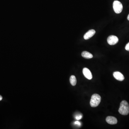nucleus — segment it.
I'll use <instances>...</instances> for the list:
<instances>
[{"label": "nucleus", "instance_id": "nucleus-2", "mask_svg": "<svg viewBox=\"0 0 129 129\" xmlns=\"http://www.w3.org/2000/svg\"><path fill=\"white\" fill-rule=\"evenodd\" d=\"M101 100V96L97 94H93L90 101V105L92 107H96L98 106Z\"/></svg>", "mask_w": 129, "mask_h": 129}, {"label": "nucleus", "instance_id": "nucleus-11", "mask_svg": "<svg viewBox=\"0 0 129 129\" xmlns=\"http://www.w3.org/2000/svg\"><path fill=\"white\" fill-rule=\"evenodd\" d=\"M125 49L127 51H129V42L128 43L125 47Z\"/></svg>", "mask_w": 129, "mask_h": 129}, {"label": "nucleus", "instance_id": "nucleus-5", "mask_svg": "<svg viewBox=\"0 0 129 129\" xmlns=\"http://www.w3.org/2000/svg\"><path fill=\"white\" fill-rule=\"evenodd\" d=\"M83 74L84 76L89 80H91L93 78L92 74L90 70L87 68H85L83 69Z\"/></svg>", "mask_w": 129, "mask_h": 129}, {"label": "nucleus", "instance_id": "nucleus-8", "mask_svg": "<svg viewBox=\"0 0 129 129\" xmlns=\"http://www.w3.org/2000/svg\"><path fill=\"white\" fill-rule=\"evenodd\" d=\"M106 121L108 124H115L117 123V120L115 117L108 116L106 119Z\"/></svg>", "mask_w": 129, "mask_h": 129}, {"label": "nucleus", "instance_id": "nucleus-14", "mask_svg": "<svg viewBox=\"0 0 129 129\" xmlns=\"http://www.w3.org/2000/svg\"><path fill=\"white\" fill-rule=\"evenodd\" d=\"M2 97L1 95H0V101H1L2 99Z\"/></svg>", "mask_w": 129, "mask_h": 129}, {"label": "nucleus", "instance_id": "nucleus-6", "mask_svg": "<svg viewBox=\"0 0 129 129\" xmlns=\"http://www.w3.org/2000/svg\"><path fill=\"white\" fill-rule=\"evenodd\" d=\"M95 34V30H90L86 32L84 36V38L85 40L89 39L92 37Z\"/></svg>", "mask_w": 129, "mask_h": 129}, {"label": "nucleus", "instance_id": "nucleus-15", "mask_svg": "<svg viewBox=\"0 0 129 129\" xmlns=\"http://www.w3.org/2000/svg\"><path fill=\"white\" fill-rule=\"evenodd\" d=\"M127 20H129V14L128 15V16L127 17Z\"/></svg>", "mask_w": 129, "mask_h": 129}, {"label": "nucleus", "instance_id": "nucleus-3", "mask_svg": "<svg viewBox=\"0 0 129 129\" xmlns=\"http://www.w3.org/2000/svg\"><path fill=\"white\" fill-rule=\"evenodd\" d=\"M113 8L115 13L119 14L122 11L123 7L120 2L118 0H115L113 3Z\"/></svg>", "mask_w": 129, "mask_h": 129}, {"label": "nucleus", "instance_id": "nucleus-7", "mask_svg": "<svg viewBox=\"0 0 129 129\" xmlns=\"http://www.w3.org/2000/svg\"><path fill=\"white\" fill-rule=\"evenodd\" d=\"M113 75L114 78L118 80L122 81L124 79V75L120 72L116 71L113 73Z\"/></svg>", "mask_w": 129, "mask_h": 129}, {"label": "nucleus", "instance_id": "nucleus-4", "mask_svg": "<svg viewBox=\"0 0 129 129\" xmlns=\"http://www.w3.org/2000/svg\"><path fill=\"white\" fill-rule=\"evenodd\" d=\"M118 38L114 35L109 36L107 39L108 43L110 45H114L116 44L118 42Z\"/></svg>", "mask_w": 129, "mask_h": 129}, {"label": "nucleus", "instance_id": "nucleus-13", "mask_svg": "<svg viewBox=\"0 0 129 129\" xmlns=\"http://www.w3.org/2000/svg\"><path fill=\"white\" fill-rule=\"evenodd\" d=\"M75 124L78 125H79V126L80 125H81L80 123V122H79V121H76L75 122Z\"/></svg>", "mask_w": 129, "mask_h": 129}, {"label": "nucleus", "instance_id": "nucleus-12", "mask_svg": "<svg viewBox=\"0 0 129 129\" xmlns=\"http://www.w3.org/2000/svg\"><path fill=\"white\" fill-rule=\"evenodd\" d=\"M82 116H81V115H79V116H76V117L75 118L77 120H79L80 119H81V118H82Z\"/></svg>", "mask_w": 129, "mask_h": 129}, {"label": "nucleus", "instance_id": "nucleus-10", "mask_svg": "<svg viewBox=\"0 0 129 129\" xmlns=\"http://www.w3.org/2000/svg\"><path fill=\"white\" fill-rule=\"evenodd\" d=\"M70 83L72 85L74 86L75 85H76V83H77V80H76L75 76L74 75L71 76L70 77Z\"/></svg>", "mask_w": 129, "mask_h": 129}, {"label": "nucleus", "instance_id": "nucleus-1", "mask_svg": "<svg viewBox=\"0 0 129 129\" xmlns=\"http://www.w3.org/2000/svg\"><path fill=\"white\" fill-rule=\"evenodd\" d=\"M118 111L123 115H127L129 114V105L127 101L123 100L121 102Z\"/></svg>", "mask_w": 129, "mask_h": 129}, {"label": "nucleus", "instance_id": "nucleus-9", "mask_svg": "<svg viewBox=\"0 0 129 129\" xmlns=\"http://www.w3.org/2000/svg\"><path fill=\"white\" fill-rule=\"evenodd\" d=\"M81 55L85 59H90L93 57V55L92 54L86 51L83 52L81 54Z\"/></svg>", "mask_w": 129, "mask_h": 129}]
</instances>
